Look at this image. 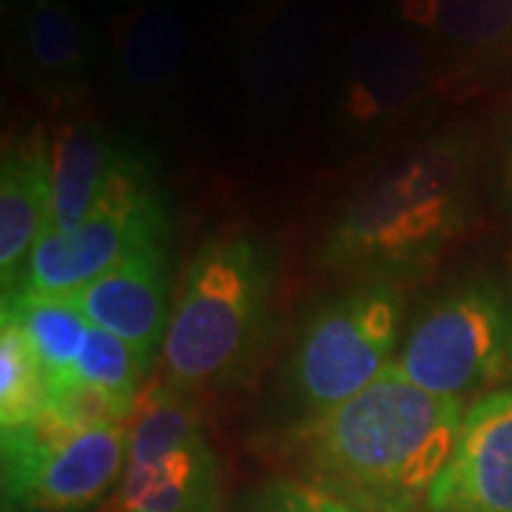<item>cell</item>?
<instances>
[{"mask_svg":"<svg viewBox=\"0 0 512 512\" xmlns=\"http://www.w3.org/2000/svg\"><path fill=\"white\" fill-rule=\"evenodd\" d=\"M15 69L37 92H77L92 63V40L66 0H18Z\"/></svg>","mask_w":512,"mask_h":512,"instance_id":"obj_13","label":"cell"},{"mask_svg":"<svg viewBox=\"0 0 512 512\" xmlns=\"http://www.w3.org/2000/svg\"><path fill=\"white\" fill-rule=\"evenodd\" d=\"M117 69L137 92H163L183 69L185 26L160 0H146L114 23Z\"/></svg>","mask_w":512,"mask_h":512,"instance_id":"obj_17","label":"cell"},{"mask_svg":"<svg viewBox=\"0 0 512 512\" xmlns=\"http://www.w3.org/2000/svg\"><path fill=\"white\" fill-rule=\"evenodd\" d=\"M151 367L140 359V353L126 345L123 339L111 336L106 330L92 328L83 356L77 362V376L72 387H80L86 393H92L97 399L111 404L120 416L131 421L137 402H140V390L143 379L148 376Z\"/></svg>","mask_w":512,"mask_h":512,"instance_id":"obj_18","label":"cell"},{"mask_svg":"<svg viewBox=\"0 0 512 512\" xmlns=\"http://www.w3.org/2000/svg\"><path fill=\"white\" fill-rule=\"evenodd\" d=\"M430 512H512V387L467 407L453 458L427 495Z\"/></svg>","mask_w":512,"mask_h":512,"instance_id":"obj_10","label":"cell"},{"mask_svg":"<svg viewBox=\"0 0 512 512\" xmlns=\"http://www.w3.org/2000/svg\"><path fill=\"white\" fill-rule=\"evenodd\" d=\"M168 256L163 245H148L69 296L92 328L106 330L140 353L148 367L163 356L168 333Z\"/></svg>","mask_w":512,"mask_h":512,"instance_id":"obj_11","label":"cell"},{"mask_svg":"<svg viewBox=\"0 0 512 512\" xmlns=\"http://www.w3.org/2000/svg\"><path fill=\"white\" fill-rule=\"evenodd\" d=\"M512 350V322L501 293L467 285L441 296L407 333L396 370L441 399L478 393L501 376Z\"/></svg>","mask_w":512,"mask_h":512,"instance_id":"obj_8","label":"cell"},{"mask_svg":"<svg viewBox=\"0 0 512 512\" xmlns=\"http://www.w3.org/2000/svg\"><path fill=\"white\" fill-rule=\"evenodd\" d=\"M464 413L467 404L421 390L393 365L353 399L305 421L299 444L308 481L367 512L427 507Z\"/></svg>","mask_w":512,"mask_h":512,"instance_id":"obj_1","label":"cell"},{"mask_svg":"<svg viewBox=\"0 0 512 512\" xmlns=\"http://www.w3.org/2000/svg\"><path fill=\"white\" fill-rule=\"evenodd\" d=\"M165 234L163 205L148 180L146 163L120 148L92 214L74 231L40 239L18 288L74 296L131 254L163 245Z\"/></svg>","mask_w":512,"mask_h":512,"instance_id":"obj_6","label":"cell"},{"mask_svg":"<svg viewBox=\"0 0 512 512\" xmlns=\"http://www.w3.org/2000/svg\"><path fill=\"white\" fill-rule=\"evenodd\" d=\"M433 49L402 26H379L348 52L339 109L356 128H379L413 111L436 83Z\"/></svg>","mask_w":512,"mask_h":512,"instance_id":"obj_9","label":"cell"},{"mask_svg":"<svg viewBox=\"0 0 512 512\" xmlns=\"http://www.w3.org/2000/svg\"><path fill=\"white\" fill-rule=\"evenodd\" d=\"M120 143L89 120H72L52 140V217L46 234H66L92 214Z\"/></svg>","mask_w":512,"mask_h":512,"instance_id":"obj_14","label":"cell"},{"mask_svg":"<svg viewBox=\"0 0 512 512\" xmlns=\"http://www.w3.org/2000/svg\"><path fill=\"white\" fill-rule=\"evenodd\" d=\"M3 316L12 319L35 350L37 362L49 382V404L69 393L77 376V362L83 356L92 322L69 296L18 291L3 296Z\"/></svg>","mask_w":512,"mask_h":512,"instance_id":"obj_15","label":"cell"},{"mask_svg":"<svg viewBox=\"0 0 512 512\" xmlns=\"http://www.w3.org/2000/svg\"><path fill=\"white\" fill-rule=\"evenodd\" d=\"M402 296L379 279L328 302L308 322L293 356V384L313 413L348 402L396 365Z\"/></svg>","mask_w":512,"mask_h":512,"instance_id":"obj_7","label":"cell"},{"mask_svg":"<svg viewBox=\"0 0 512 512\" xmlns=\"http://www.w3.org/2000/svg\"><path fill=\"white\" fill-rule=\"evenodd\" d=\"M268 268L251 239L205 242L185 268L163 342L165 382L194 393L234 373L259 339Z\"/></svg>","mask_w":512,"mask_h":512,"instance_id":"obj_3","label":"cell"},{"mask_svg":"<svg viewBox=\"0 0 512 512\" xmlns=\"http://www.w3.org/2000/svg\"><path fill=\"white\" fill-rule=\"evenodd\" d=\"M49 407V382L20 328L0 316V427L15 430Z\"/></svg>","mask_w":512,"mask_h":512,"instance_id":"obj_19","label":"cell"},{"mask_svg":"<svg viewBox=\"0 0 512 512\" xmlns=\"http://www.w3.org/2000/svg\"><path fill=\"white\" fill-rule=\"evenodd\" d=\"M3 512H29V510H23V507H15V504H6V501H3Z\"/></svg>","mask_w":512,"mask_h":512,"instance_id":"obj_22","label":"cell"},{"mask_svg":"<svg viewBox=\"0 0 512 512\" xmlns=\"http://www.w3.org/2000/svg\"><path fill=\"white\" fill-rule=\"evenodd\" d=\"M507 194L512 202V137H510V154H507Z\"/></svg>","mask_w":512,"mask_h":512,"instance_id":"obj_21","label":"cell"},{"mask_svg":"<svg viewBox=\"0 0 512 512\" xmlns=\"http://www.w3.org/2000/svg\"><path fill=\"white\" fill-rule=\"evenodd\" d=\"M52 217V151L40 131L6 146L0 165V282L3 296L26 274Z\"/></svg>","mask_w":512,"mask_h":512,"instance_id":"obj_12","label":"cell"},{"mask_svg":"<svg viewBox=\"0 0 512 512\" xmlns=\"http://www.w3.org/2000/svg\"><path fill=\"white\" fill-rule=\"evenodd\" d=\"M128 458V424H77L57 404L3 430V501L29 512H86L114 493Z\"/></svg>","mask_w":512,"mask_h":512,"instance_id":"obj_4","label":"cell"},{"mask_svg":"<svg viewBox=\"0 0 512 512\" xmlns=\"http://www.w3.org/2000/svg\"><path fill=\"white\" fill-rule=\"evenodd\" d=\"M237 512H367L348 498L330 493L313 481H271L251 493Z\"/></svg>","mask_w":512,"mask_h":512,"instance_id":"obj_20","label":"cell"},{"mask_svg":"<svg viewBox=\"0 0 512 512\" xmlns=\"http://www.w3.org/2000/svg\"><path fill=\"white\" fill-rule=\"evenodd\" d=\"M393 9L430 49L484 57L512 40V0H393Z\"/></svg>","mask_w":512,"mask_h":512,"instance_id":"obj_16","label":"cell"},{"mask_svg":"<svg viewBox=\"0 0 512 512\" xmlns=\"http://www.w3.org/2000/svg\"><path fill=\"white\" fill-rule=\"evenodd\" d=\"M470 146L461 137H433L356 194L333 225L328 259L367 271L419 268L439 256L467 225Z\"/></svg>","mask_w":512,"mask_h":512,"instance_id":"obj_2","label":"cell"},{"mask_svg":"<svg viewBox=\"0 0 512 512\" xmlns=\"http://www.w3.org/2000/svg\"><path fill=\"white\" fill-rule=\"evenodd\" d=\"M510 362H512V350H510Z\"/></svg>","mask_w":512,"mask_h":512,"instance_id":"obj_23","label":"cell"},{"mask_svg":"<svg viewBox=\"0 0 512 512\" xmlns=\"http://www.w3.org/2000/svg\"><path fill=\"white\" fill-rule=\"evenodd\" d=\"M222 473L200 410L174 384H154L128 421V458L106 512H217Z\"/></svg>","mask_w":512,"mask_h":512,"instance_id":"obj_5","label":"cell"}]
</instances>
